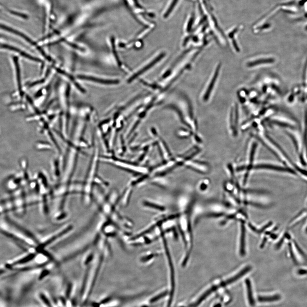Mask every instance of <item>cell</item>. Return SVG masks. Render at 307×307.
Wrapping results in <instances>:
<instances>
[{
  "label": "cell",
  "instance_id": "obj_2",
  "mask_svg": "<svg viewBox=\"0 0 307 307\" xmlns=\"http://www.w3.org/2000/svg\"><path fill=\"white\" fill-rule=\"evenodd\" d=\"M220 70V65H219L216 67V69H215L213 74V76H212L211 79L209 81L208 87H207V89H206L205 93L204 95V99L205 101L208 100L209 98L210 97L211 93L212 91H213V89L214 85H215L217 79V78L218 77Z\"/></svg>",
  "mask_w": 307,
  "mask_h": 307
},
{
  "label": "cell",
  "instance_id": "obj_15",
  "mask_svg": "<svg viewBox=\"0 0 307 307\" xmlns=\"http://www.w3.org/2000/svg\"><path fill=\"white\" fill-rule=\"evenodd\" d=\"M306 231L307 232V229H306Z\"/></svg>",
  "mask_w": 307,
  "mask_h": 307
},
{
  "label": "cell",
  "instance_id": "obj_16",
  "mask_svg": "<svg viewBox=\"0 0 307 307\" xmlns=\"http://www.w3.org/2000/svg\"></svg>",
  "mask_w": 307,
  "mask_h": 307
},
{
  "label": "cell",
  "instance_id": "obj_11",
  "mask_svg": "<svg viewBox=\"0 0 307 307\" xmlns=\"http://www.w3.org/2000/svg\"><path fill=\"white\" fill-rule=\"evenodd\" d=\"M242 236H241V253L242 255H244V241H245V229L244 225L242 224Z\"/></svg>",
  "mask_w": 307,
  "mask_h": 307
},
{
  "label": "cell",
  "instance_id": "obj_4",
  "mask_svg": "<svg viewBox=\"0 0 307 307\" xmlns=\"http://www.w3.org/2000/svg\"><path fill=\"white\" fill-rule=\"evenodd\" d=\"M218 288L219 287L218 285H214L212 286V287H211L210 288H209V289L206 290L204 293L203 294H202V295L200 296V297H199V298L195 302L192 303V305H191L189 306V307H197L198 306H199L203 302L204 300H205L207 298L208 296H209L210 294H211L212 293L216 291V290H217Z\"/></svg>",
  "mask_w": 307,
  "mask_h": 307
},
{
  "label": "cell",
  "instance_id": "obj_13",
  "mask_svg": "<svg viewBox=\"0 0 307 307\" xmlns=\"http://www.w3.org/2000/svg\"><path fill=\"white\" fill-rule=\"evenodd\" d=\"M207 188V185H206L205 183H202V184H200V189L201 190H204L206 189Z\"/></svg>",
  "mask_w": 307,
  "mask_h": 307
},
{
  "label": "cell",
  "instance_id": "obj_12",
  "mask_svg": "<svg viewBox=\"0 0 307 307\" xmlns=\"http://www.w3.org/2000/svg\"><path fill=\"white\" fill-rule=\"evenodd\" d=\"M168 293V291H167L163 292L161 293V294L157 295V296H155V297L152 298L150 300V302L151 303H154V302H157V301H158V300H160L161 299L163 298L166 296V295H167Z\"/></svg>",
  "mask_w": 307,
  "mask_h": 307
},
{
  "label": "cell",
  "instance_id": "obj_10",
  "mask_svg": "<svg viewBox=\"0 0 307 307\" xmlns=\"http://www.w3.org/2000/svg\"><path fill=\"white\" fill-rule=\"evenodd\" d=\"M175 278H171V290L170 293V299H169L168 302L167 307H171V303H172L175 290Z\"/></svg>",
  "mask_w": 307,
  "mask_h": 307
},
{
  "label": "cell",
  "instance_id": "obj_9",
  "mask_svg": "<svg viewBox=\"0 0 307 307\" xmlns=\"http://www.w3.org/2000/svg\"><path fill=\"white\" fill-rule=\"evenodd\" d=\"M307 213L306 211L302 212V213H300L299 215H298L296 217H295V219L294 220L293 219V221L290 222V228H293L295 225L297 224L298 223H299L300 221H302L303 219L305 218L306 216H307Z\"/></svg>",
  "mask_w": 307,
  "mask_h": 307
},
{
  "label": "cell",
  "instance_id": "obj_8",
  "mask_svg": "<svg viewBox=\"0 0 307 307\" xmlns=\"http://www.w3.org/2000/svg\"><path fill=\"white\" fill-rule=\"evenodd\" d=\"M280 298L281 297L279 295L259 296L258 298V301L260 302H273L279 300L280 299Z\"/></svg>",
  "mask_w": 307,
  "mask_h": 307
},
{
  "label": "cell",
  "instance_id": "obj_6",
  "mask_svg": "<svg viewBox=\"0 0 307 307\" xmlns=\"http://www.w3.org/2000/svg\"><path fill=\"white\" fill-rule=\"evenodd\" d=\"M245 282L247 286V298L249 304L251 306H254L255 305V301L254 298L251 281L249 279H247Z\"/></svg>",
  "mask_w": 307,
  "mask_h": 307
},
{
  "label": "cell",
  "instance_id": "obj_1",
  "mask_svg": "<svg viewBox=\"0 0 307 307\" xmlns=\"http://www.w3.org/2000/svg\"><path fill=\"white\" fill-rule=\"evenodd\" d=\"M186 165L188 167L197 171L199 173L205 174L209 170L208 164L205 162L194 161L186 162Z\"/></svg>",
  "mask_w": 307,
  "mask_h": 307
},
{
  "label": "cell",
  "instance_id": "obj_5",
  "mask_svg": "<svg viewBox=\"0 0 307 307\" xmlns=\"http://www.w3.org/2000/svg\"><path fill=\"white\" fill-rule=\"evenodd\" d=\"M254 168L256 169H267V170H276L278 171H286V172H292L293 171L290 169L283 168L282 167L277 166L269 164H260L257 165L255 166Z\"/></svg>",
  "mask_w": 307,
  "mask_h": 307
},
{
  "label": "cell",
  "instance_id": "obj_7",
  "mask_svg": "<svg viewBox=\"0 0 307 307\" xmlns=\"http://www.w3.org/2000/svg\"><path fill=\"white\" fill-rule=\"evenodd\" d=\"M274 61V60L273 59H259L249 62L247 65L248 67L251 68L260 65L273 63Z\"/></svg>",
  "mask_w": 307,
  "mask_h": 307
},
{
  "label": "cell",
  "instance_id": "obj_3",
  "mask_svg": "<svg viewBox=\"0 0 307 307\" xmlns=\"http://www.w3.org/2000/svg\"><path fill=\"white\" fill-rule=\"evenodd\" d=\"M251 270V267H245L244 269L242 270L240 273L236 274L234 276L230 278V279L226 280V281H223V282H222V283L219 285V288H222V287H226V286H228V285L231 284L237 281L239 279H240L241 277H243V276L246 274Z\"/></svg>",
  "mask_w": 307,
  "mask_h": 307
},
{
  "label": "cell",
  "instance_id": "obj_14",
  "mask_svg": "<svg viewBox=\"0 0 307 307\" xmlns=\"http://www.w3.org/2000/svg\"><path fill=\"white\" fill-rule=\"evenodd\" d=\"M222 304H220V303H217V304L215 305L213 307H222Z\"/></svg>",
  "mask_w": 307,
  "mask_h": 307
}]
</instances>
